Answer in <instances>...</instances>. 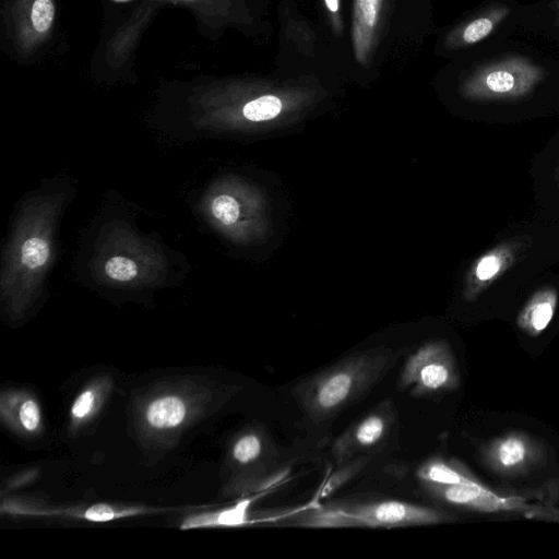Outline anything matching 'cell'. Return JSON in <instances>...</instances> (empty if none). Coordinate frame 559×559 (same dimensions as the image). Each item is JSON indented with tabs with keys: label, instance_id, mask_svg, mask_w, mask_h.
I'll use <instances>...</instances> for the list:
<instances>
[{
	"label": "cell",
	"instance_id": "1",
	"mask_svg": "<svg viewBox=\"0 0 559 559\" xmlns=\"http://www.w3.org/2000/svg\"><path fill=\"white\" fill-rule=\"evenodd\" d=\"M402 355L389 347L349 354L301 380L294 396L312 421L328 420L367 395Z\"/></svg>",
	"mask_w": 559,
	"mask_h": 559
},
{
	"label": "cell",
	"instance_id": "2",
	"mask_svg": "<svg viewBox=\"0 0 559 559\" xmlns=\"http://www.w3.org/2000/svg\"><path fill=\"white\" fill-rule=\"evenodd\" d=\"M451 520L435 508L394 499L340 500L304 511L295 525L317 528L404 527Z\"/></svg>",
	"mask_w": 559,
	"mask_h": 559
},
{
	"label": "cell",
	"instance_id": "3",
	"mask_svg": "<svg viewBox=\"0 0 559 559\" xmlns=\"http://www.w3.org/2000/svg\"><path fill=\"white\" fill-rule=\"evenodd\" d=\"M433 499L456 508L481 513H519L526 519L559 522L558 489L546 486L525 493H500L483 483L476 485H438L423 483Z\"/></svg>",
	"mask_w": 559,
	"mask_h": 559
},
{
	"label": "cell",
	"instance_id": "4",
	"mask_svg": "<svg viewBox=\"0 0 559 559\" xmlns=\"http://www.w3.org/2000/svg\"><path fill=\"white\" fill-rule=\"evenodd\" d=\"M545 70L523 56H510L478 67L462 85L465 97L479 100L516 99L544 80Z\"/></svg>",
	"mask_w": 559,
	"mask_h": 559
},
{
	"label": "cell",
	"instance_id": "5",
	"mask_svg": "<svg viewBox=\"0 0 559 559\" xmlns=\"http://www.w3.org/2000/svg\"><path fill=\"white\" fill-rule=\"evenodd\" d=\"M460 385L455 356L444 341L424 344L411 354L402 368L397 386L413 397L454 391Z\"/></svg>",
	"mask_w": 559,
	"mask_h": 559
},
{
	"label": "cell",
	"instance_id": "6",
	"mask_svg": "<svg viewBox=\"0 0 559 559\" xmlns=\"http://www.w3.org/2000/svg\"><path fill=\"white\" fill-rule=\"evenodd\" d=\"M395 417L392 401H381L333 441V459L343 464L359 454L379 449L389 438Z\"/></svg>",
	"mask_w": 559,
	"mask_h": 559
},
{
	"label": "cell",
	"instance_id": "7",
	"mask_svg": "<svg viewBox=\"0 0 559 559\" xmlns=\"http://www.w3.org/2000/svg\"><path fill=\"white\" fill-rule=\"evenodd\" d=\"M544 447L533 437L520 431L499 436L487 442L481 459L489 469L503 476L523 474L542 462Z\"/></svg>",
	"mask_w": 559,
	"mask_h": 559
},
{
	"label": "cell",
	"instance_id": "8",
	"mask_svg": "<svg viewBox=\"0 0 559 559\" xmlns=\"http://www.w3.org/2000/svg\"><path fill=\"white\" fill-rule=\"evenodd\" d=\"M199 413L190 395L179 391L159 392L141 411L142 428L153 436H166L182 429Z\"/></svg>",
	"mask_w": 559,
	"mask_h": 559
},
{
	"label": "cell",
	"instance_id": "9",
	"mask_svg": "<svg viewBox=\"0 0 559 559\" xmlns=\"http://www.w3.org/2000/svg\"><path fill=\"white\" fill-rule=\"evenodd\" d=\"M0 413L2 421L16 433L34 437L43 431V413L33 394L8 391L1 394Z\"/></svg>",
	"mask_w": 559,
	"mask_h": 559
},
{
	"label": "cell",
	"instance_id": "10",
	"mask_svg": "<svg viewBox=\"0 0 559 559\" xmlns=\"http://www.w3.org/2000/svg\"><path fill=\"white\" fill-rule=\"evenodd\" d=\"M384 0H354L352 39L357 61L367 64L373 53Z\"/></svg>",
	"mask_w": 559,
	"mask_h": 559
},
{
	"label": "cell",
	"instance_id": "11",
	"mask_svg": "<svg viewBox=\"0 0 559 559\" xmlns=\"http://www.w3.org/2000/svg\"><path fill=\"white\" fill-rule=\"evenodd\" d=\"M510 12V7L506 4H493L486 8L476 16L453 29L447 37V46L462 48L484 40L493 33Z\"/></svg>",
	"mask_w": 559,
	"mask_h": 559
},
{
	"label": "cell",
	"instance_id": "12",
	"mask_svg": "<svg viewBox=\"0 0 559 559\" xmlns=\"http://www.w3.org/2000/svg\"><path fill=\"white\" fill-rule=\"evenodd\" d=\"M108 378L93 380L75 396L70 407V429L76 431L95 419L110 392Z\"/></svg>",
	"mask_w": 559,
	"mask_h": 559
},
{
	"label": "cell",
	"instance_id": "13",
	"mask_svg": "<svg viewBox=\"0 0 559 559\" xmlns=\"http://www.w3.org/2000/svg\"><path fill=\"white\" fill-rule=\"evenodd\" d=\"M275 455L272 440L259 429H250L240 433L230 447L231 461L241 467L265 465Z\"/></svg>",
	"mask_w": 559,
	"mask_h": 559
},
{
	"label": "cell",
	"instance_id": "14",
	"mask_svg": "<svg viewBox=\"0 0 559 559\" xmlns=\"http://www.w3.org/2000/svg\"><path fill=\"white\" fill-rule=\"evenodd\" d=\"M253 498H243L230 507L187 516L180 524L181 530L206 527H238L247 525Z\"/></svg>",
	"mask_w": 559,
	"mask_h": 559
},
{
	"label": "cell",
	"instance_id": "15",
	"mask_svg": "<svg viewBox=\"0 0 559 559\" xmlns=\"http://www.w3.org/2000/svg\"><path fill=\"white\" fill-rule=\"evenodd\" d=\"M421 483L438 485H476L481 481L467 467L456 460L433 456L423 462L416 469Z\"/></svg>",
	"mask_w": 559,
	"mask_h": 559
},
{
	"label": "cell",
	"instance_id": "16",
	"mask_svg": "<svg viewBox=\"0 0 559 559\" xmlns=\"http://www.w3.org/2000/svg\"><path fill=\"white\" fill-rule=\"evenodd\" d=\"M555 308V296L550 294L538 296L520 314L519 325L531 336H536L550 323Z\"/></svg>",
	"mask_w": 559,
	"mask_h": 559
},
{
	"label": "cell",
	"instance_id": "17",
	"mask_svg": "<svg viewBox=\"0 0 559 559\" xmlns=\"http://www.w3.org/2000/svg\"><path fill=\"white\" fill-rule=\"evenodd\" d=\"M282 110V102L274 95H263L248 102L243 116L251 121H264L275 118Z\"/></svg>",
	"mask_w": 559,
	"mask_h": 559
},
{
	"label": "cell",
	"instance_id": "18",
	"mask_svg": "<svg viewBox=\"0 0 559 559\" xmlns=\"http://www.w3.org/2000/svg\"><path fill=\"white\" fill-rule=\"evenodd\" d=\"M50 249L41 238L32 237L24 241L21 248V261L29 269H36L46 263Z\"/></svg>",
	"mask_w": 559,
	"mask_h": 559
},
{
	"label": "cell",
	"instance_id": "19",
	"mask_svg": "<svg viewBox=\"0 0 559 559\" xmlns=\"http://www.w3.org/2000/svg\"><path fill=\"white\" fill-rule=\"evenodd\" d=\"M105 273L119 282L131 281L138 274L136 263L124 257H112L105 264Z\"/></svg>",
	"mask_w": 559,
	"mask_h": 559
},
{
	"label": "cell",
	"instance_id": "20",
	"mask_svg": "<svg viewBox=\"0 0 559 559\" xmlns=\"http://www.w3.org/2000/svg\"><path fill=\"white\" fill-rule=\"evenodd\" d=\"M55 7L51 0H36L31 11L33 28L39 33H46L53 22Z\"/></svg>",
	"mask_w": 559,
	"mask_h": 559
},
{
	"label": "cell",
	"instance_id": "21",
	"mask_svg": "<svg viewBox=\"0 0 559 559\" xmlns=\"http://www.w3.org/2000/svg\"><path fill=\"white\" fill-rule=\"evenodd\" d=\"M212 213L225 225L235 223L239 217V204L230 195L222 194L212 201Z\"/></svg>",
	"mask_w": 559,
	"mask_h": 559
},
{
	"label": "cell",
	"instance_id": "22",
	"mask_svg": "<svg viewBox=\"0 0 559 559\" xmlns=\"http://www.w3.org/2000/svg\"><path fill=\"white\" fill-rule=\"evenodd\" d=\"M502 265V254L498 252L488 253L478 261L475 269V275L478 281L488 282L499 273Z\"/></svg>",
	"mask_w": 559,
	"mask_h": 559
},
{
	"label": "cell",
	"instance_id": "23",
	"mask_svg": "<svg viewBox=\"0 0 559 559\" xmlns=\"http://www.w3.org/2000/svg\"><path fill=\"white\" fill-rule=\"evenodd\" d=\"M324 4L332 16H338L340 0H324Z\"/></svg>",
	"mask_w": 559,
	"mask_h": 559
},
{
	"label": "cell",
	"instance_id": "24",
	"mask_svg": "<svg viewBox=\"0 0 559 559\" xmlns=\"http://www.w3.org/2000/svg\"><path fill=\"white\" fill-rule=\"evenodd\" d=\"M549 7L552 9V11L556 13L557 22L559 24V0H552L549 3Z\"/></svg>",
	"mask_w": 559,
	"mask_h": 559
},
{
	"label": "cell",
	"instance_id": "25",
	"mask_svg": "<svg viewBox=\"0 0 559 559\" xmlns=\"http://www.w3.org/2000/svg\"><path fill=\"white\" fill-rule=\"evenodd\" d=\"M114 2L116 3H126V2H129V1H132V0H112Z\"/></svg>",
	"mask_w": 559,
	"mask_h": 559
}]
</instances>
